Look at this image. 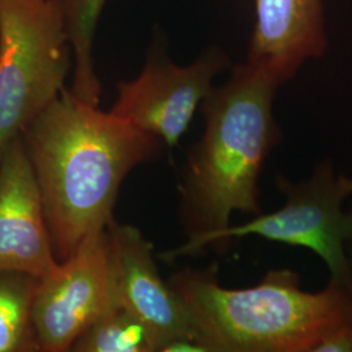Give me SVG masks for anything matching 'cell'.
Here are the masks:
<instances>
[{"label":"cell","mask_w":352,"mask_h":352,"mask_svg":"<svg viewBox=\"0 0 352 352\" xmlns=\"http://www.w3.org/2000/svg\"><path fill=\"white\" fill-rule=\"evenodd\" d=\"M168 285L188 312L205 352H312L352 315V287L330 280L308 292L289 269L270 270L248 289H226L217 267L186 269Z\"/></svg>","instance_id":"3"},{"label":"cell","mask_w":352,"mask_h":352,"mask_svg":"<svg viewBox=\"0 0 352 352\" xmlns=\"http://www.w3.org/2000/svg\"><path fill=\"white\" fill-rule=\"evenodd\" d=\"M248 62L263 64L285 84L327 47L324 0H254Z\"/></svg>","instance_id":"10"},{"label":"cell","mask_w":352,"mask_h":352,"mask_svg":"<svg viewBox=\"0 0 352 352\" xmlns=\"http://www.w3.org/2000/svg\"><path fill=\"white\" fill-rule=\"evenodd\" d=\"M39 278L0 272V352L39 351L32 304Z\"/></svg>","instance_id":"12"},{"label":"cell","mask_w":352,"mask_h":352,"mask_svg":"<svg viewBox=\"0 0 352 352\" xmlns=\"http://www.w3.org/2000/svg\"><path fill=\"white\" fill-rule=\"evenodd\" d=\"M274 183L285 196L283 206L239 226L231 225L222 235L223 248L250 235L304 247L324 260L330 280L352 287L347 252V244L352 243V209L343 210V204L352 196L351 176L337 174L333 160H325L316 164L305 180L294 183L277 175Z\"/></svg>","instance_id":"5"},{"label":"cell","mask_w":352,"mask_h":352,"mask_svg":"<svg viewBox=\"0 0 352 352\" xmlns=\"http://www.w3.org/2000/svg\"><path fill=\"white\" fill-rule=\"evenodd\" d=\"M58 265L37 177L20 135L0 157V272L43 278Z\"/></svg>","instance_id":"9"},{"label":"cell","mask_w":352,"mask_h":352,"mask_svg":"<svg viewBox=\"0 0 352 352\" xmlns=\"http://www.w3.org/2000/svg\"><path fill=\"white\" fill-rule=\"evenodd\" d=\"M312 352H352V315L331 327Z\"/></svg>","instance_id":"14"},{"label":"cell","mask_w":352,"mask_h":352,"mask_svg":"<svg viewBox=\"0 0 352 352\" xmlns=\"http://www.w3.org/2000/svg\"><path fill=\"white\" fill-rule=\"evenodd\" d=\"M160 342L139 317L113 302L75 340L69 351L157 352Z\"/></svg>","instance_id":"13"},{"label":"cell","mask_w":352,"mask_h":352,"mask_svg":"<svg viewBox=\"0 0 352 352\" xmlns=\"http://www.w3.org/2000/svg\"><path fill=\"white\" fill-rule=\"evenodd\" d=\"M107 0H60L65 32L75 60L71 91L89 104L98 106L101 82L93 60V42Z\"/></svg>","instance_id":"11"},{"label":"cell","mask_w":352,"mask_h":352,"mask_svg":"<svg viewBox=\"0 0 352 352\" xmlns=\"http://www.w3.org/2000/svg\"><path fill=\"white\" fill-rule=\"evenodd\" d=\"M350 253H349V258H350V263H351L352 265V245L350 247Z\"/></svg>","instance_id":"15"},{"label":"cell","mask_w":352,"mask_h":352,"mask_svg":"<svg viewBox=\"0 0 352 352\" xmlns=\"http://www.w3.org/2000/svg\"><path fill=\"white\" fill-rule=\"evenodd\" d=\"M71 54L60 0H0V157L65 89Z\"/></svg>","instance_id":"4"},{"label":"cell","mask_w":352,"mask_h":352,"mask_svg":"<svg viewBox=\"0 0 352 352\" xmlns=\"http://www.w3.org/2000/svg\"><path fill=\"white\" fill-rule=\"evenodd\" d=\"M113 302L151 329L162 352H205L188 312L164 282L153 258V244L136 227L111 221L106 227Z\"/></svg>","instance_id":"8"},{"label":"cell","mask_w":352,"mask_h":352,"mask_svg":"<svg viewBox=\"0 0 352 352\" xmlns=\"http://www.w3.org/2000/svg\"><path fill=\"white\" fill-rule=\"evenodd\" d=\"M111 304L104 228L82 240L52 274L39 278L32 304L39 351H69Z\"/></svg>","instance_id":"6"},{"label":"cell","mask_w":352,"mask_h":352,"mask_svg":"<svg viewBox=\"0 0 352 352\" xmlns=\"http://www.w3.org/2000/svg\"><path fill=\"white\" fill-rule=\"evenodd\" d=\"M228 67L226 52L218 47L183 67L153 56L136 78L119 82L111 113L174 148L214 88V77Z\"/></svg>","instance_id":"7"},{"label":"cell","mask_w":352,"mask_h":352,"mask_svg":"<svg viewBox=\"0 0 352 352\" xmlns=\"http://www.w3.org/2000/svg\"><path fill=\"white\" fill-rule=\"evenodd\" d=\"M282 85L267 67L247 60L202 101L204 135L189 153L180 187L187 241L164 260L225 250L222 235L232 214L263 213L260 176L283 139L273 113Z\"/></svg>","instance_id":"2"},{"label":"cell","mask_w":352,"mask_h":352,"mask_svg":"<svg viewBox=\"0 0 352 352\" xmlns=\"http://www.w3.org/2000/svg\"><path fill=\"white\" fill-rule=\"evenodd\" d=\"M21 136L59 261L113 221L123 180L162 145L161 140L67 89Z\"/></svg>","instance_id":"1"}]
</instances>
